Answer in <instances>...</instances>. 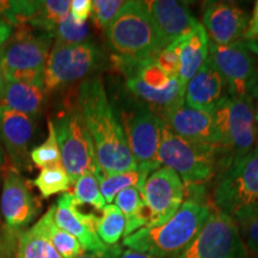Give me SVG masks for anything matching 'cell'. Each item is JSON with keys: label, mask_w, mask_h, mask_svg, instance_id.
<instances>
[{"label": "cell", "mask_w": 258, "mask_h": 258, "mask_svg": "<svg viewBox=\"0 0 258 258\" xmlns=\"http://www.w3.org/2000/svg\"><path fill=\"white\" fill-rule=\"evenodd\" d=\"M77 103L103 173L137 170L138 163L129 150L123 127L109 102L101 76H95L80 84Z\"/></svg>", "instance_id": "obj_1"}, {"label": "cell", "mask_w": 258, "mask_h": 258, "mask_svg": "<svg viewBox=\"0 0 258 258\" xmlns=\"http://www.w3.org/2000/svg\"><path fill=\"white\" fill-rule=\"evenodd\" d=\"M211 207L185 200L178 212L160 226L144 227L123 239L129 250L158 258H177L194 240L207 220Z\"/></svg>", "instance_id": "obj_2"}, {"label": "cell", "mask_w": 258, "mask_h": 258, "mask_svg": "<svg viewBox=\"0 0 258 258\" xmlns=\"http://www.w3.org/2000/svg\"><path fill=\"white\" fill-rule=\"evenodd\" d=\"M114 63L125 77L128 91L146 104L161 118L184 104L185 86L177 77L170 76L158 66L153 56H112Z\"/></svg>", "instance_id": "obj_3"}, {"label": "cell", "mask_w": 258, "mask_h": 258, "mask_svg": "<svg viewBox=\"0 0 258 258\" xmlns=\"http://www.w3.org/2000/svg\"><path fill=\"white\" fill-rule=\"evenodd\" d=\"M213 199L215 208L237 225L258 215V144L222 170Z\"/></svg>", "instance_id": "obj_4"}, {"label": "cell", "mask_w": 258, "mask_h": 258, "mask_svg": "<svg viewBox=\"0 0 258 258\" xmlns=\"http://www.w3.org/2000/svg\"><path fill=\"white\" fill-rule=\"evenodd\" d=\"M253 103L251 99L226 93L212 111L220 151H225V167L249 153L258 144Z\"/></svg>", "instance_id": "obj_5"}, {"label": "cell", "mask_w": 258, "mask_h": 258, "mask_svg": "<svg viewBox=\"0 0 258 258\" xmlns=\"http://www.w3.org/2000/svg\"><path fill=\"white\" fill-rule=\"evenodd\" d=\"M105 34L110 47L120 56H153L165 48L145 2H125Z\"/></svg>", "instance_id": "obj_6"}, {"label": "cell", "mask_w": 258, "mask_h": 258, "mask_svg": "<svg viewBox=\"0 0 258 258\" xmlns=\"http://www.w3.org/2000/svg\"><path fill=\"white\" fill-rule=\"evenodd\" d=\"M51 38L48 34H34L28 25L16 28L0 48V67L5 78L44 88V70Z\"/></svg>", "instance_id": "obj_7"}, {"label": "cell", "mask_w": 258, "mask_h": 258, "mask_svg": "<svg viewBox=\"0 0 258 258\" xmlns=\"http://www.w3.org/2000/svg\"><path fill=\"white\" fill-rule=\"evenodd\" d=\"M53 122L60 147L61 164L74 183L84 173L91 172L99 178L103 171L98 165L91 137L84 122L78 103L64 106Z\"/></svg>", "instance_id": "obj_8"}, {"label": "cell", "mask_w": 258, "mask_h": 258, "mask_svg": "<svg viewBox=\"0 0 258 258\" xmlns=\"http://www.w3.org/2000/svg\"><path fill=\"white\" fill-rule=\"evenodd\" d=\"M219 150L186 140L164 127L157 160L175 171L184 185L205 184L217 169Z\"/></svg>", "instance_id": "obj_9"}, {"label": "cell", "mask_w": 258, "mask_h": 258, "mask_svg": "<svg viewBox=\"0 0 258 258\" xmlns=\"http://www.w3.org/2000/svg\"><path fill=\"white\" fill-rule=\"evenodd\" d=\"M208 57L224 79L227 95L254 102L258 96V61L243 41L220 46L209 40Z\"/></svg>", "instance_id": "obj_10"}, {"label": "cell", "mask_w": 258, "mask_h": 258, "mask_svg": "<svg viewBox=\"0 0 258 258\" xmlns=\"http://www.w3.org/2000/svg\"><path fill=\"white\" fill-rule=\"evenodd\" d=\"M177 258H247V251L237 224L214 207L194 240Z\"/></svg>", "instance_id": "obj_11"}, {"label": "cell", "mask_w": 258, "mask_h": 258, "mask_svg": "<svg viewBox=\"0 0 258 258\" xmlns=\"http://www.w3.org/2000/svg\"><path fill=\"white\" fill-rule=\"evenodd\" d=\"M103 53L95 44L54 43L44 70V90L55 91L88 77L101 66Z\"/></svg>", "instance_id": "obj_12"}, {"label": "cell", "mask_w": 258, "mask_h": 258, "mask_svg": "<svg viewBox=\"0 0 258 258\" xmlns=\"http://www.w3.org/2000/svg\"><path fill=\"white\" fill-rule=\"evenodd\" d=\"M122 127L127 138L129 150L138 165L159 163L157 160L161 132L165 123L146 104L134 102L122 112Z\"/></svg>", "instance_id": "obj_13"}, {"label": "cell", "mask_w": 258, "mask_h": 258, "mask_svg": "<svg viewBox=\"0 0 258 258\" xmlns=\"http://www.w3.org/2000/svg\"><path fill=\"white\" fill-rule=\"evenodd\" d=\"M148 214L146 227L160 226L178 212L185 198L184 184L175 171L159 167L148 177L141 190Z\"/></svg>", "instance_id": "obj_14"}, {"label": "cell", "mask_w": 258, "mask_h": 258, "mask_svg": "<svg viewBox=\"0 0 258 258\" xmlns=\"http://www.w3.org/2000/svg\"><path fill=\"white\" fill-rule=\"evenodd\" d=\"M54 208V221L63 231L72 234L83 246L84 251L103 257H118L120 249L105 245L96 231L98 217L86 214L79 209L72 192H64L57 200Z\"/></svg>", "instance_id": "obj_15"}, {"label": "cell", "mask_w": 258, "mask_h": 258, "mask_svg": "<svg viewBox=\"0 0 258 258\" xmlns=\"http://www.w3.org/2000/svg\"><path fill=\"white\" fill-rule=\"evenodd\" d=\"M40 202L35 199L29 186V180L19 175L15 167H9L4 173L0 213L5 226L17 231L30 224L40 212Z\"/></svg>", "instance_id": "obj_16"}, {"label": "cell", "mask_w": 258, "mask_h": 258, "mask_svg": "<svg viewBox=\"0 0 258 258\" xmlns=\"http://www.w3.org/2000/svg\"><path fill=\"white\" fill-rule=\"evenodd\" d=\"M249 15L240 5L230 2H211L203 12V28L212 42L228 46L243 40Z\"/></svg>", "instance_id": "obj_17"}, {"label": "cell", "mask_w": 258, "mask_h": 258, "mask_svg": "<svg viewBox=\"0 0 258 258\" xmlns=\"http://www.w3.org/2000/svg\"><path fill=\"white\" fill-rule=\"evenodd\" d=\"M35 118L0 105V141L16 170H29L28 147L34 138Z\"/></svg>", "instance_id": "obj_18"}, {"label": "cell", "mask_w": 258, "mask_h": 258, "mask_svg": "<svg viewBox=\"0 0 258 258\" xmlns=\"http://www.w3.org/2000/svg\"><path fill=\"white\" fill-rule=\"evenodd\" d=\"M161 120L171 132L179 137L220 151L212 112L198 110L183 104L164 115Z\"/></svg>", "instance_id": "obj_19"}, {"label": "cell", "mask_w": 258, "mask_h": 258, "mask_svg": "<svg viewBox=\"0 0 258 258\" xmlns=\"http://www.w3.org/2000/svg\"><path fill=\"white\" fill-rule=\"evenodd\" d=\"M164 47L170 46L191 31L198 22L188 6L175 0H152L145 2Z\"/></svg>", "instance_id": "obj_20"}, {"label": "cell", "mask_w": 258, "mask_h": 258, "mask_svg": "<svg viewBox=\"0 0 258 258\" xmlns=\"http://www.w3.org/2000/svg\"><path fill=\"white\" fill-rule=\"evenodd\" d=\"M226 93L224 79L208 57L185 85L184 104L189 108L212 112Z\"/></svg>", "instance_id": "obj_21"}, {"label": "cell", "mask_w": 258, "mask_h": 258, "mask_svg": "<svg viewBox=\"0 0 258 258\" xmlns=\"http://www.w3.org/2000/svg\"><path fill=\"white\" fill-rule=\"evenodd\" d=\"M176 42L179 59L178 79L185 86L208 59L209 37L203 25L199 24Z\"/></svg>", "instance_id": "obj_22"}, {"label": "cell", "mask_w": 258, "mask_h": 258, "mask_svg": "<svg viewBox=\"0 0 258 258\" xmlns=\"http://www.w3.org/2000/svg\"><path fill=\"white\" fill-rule=\"evenodd\" d=\"M46 90L32 84L6 79L0 105L32 118H36L43 109Z\"/></svg>", "instance_id": "obj_23"}, {"label": "cell", "mask_w": 258, "mask_h": 258, "mask_svg": "<svg viewBox=\"0 0 258 258\" xmlns=\"http://www.w3.org/2000/svg\"><path fill=\"white\" fill-rule=\"evenodd\" d=\"M159 167H161L159 163H147L138 165V169L134 171L109 173V175L103 173L98 178V182L99 190L106 205H110L118 192L131 186H137L141 191L148 177Z\"/></svg>", "instance_id": "obj_24"}, {"label": "cell", "mask_w": 258, "mask_h": 258, "mask_svg": "<svg viewBox=\"0 0 258 258\" xmlns=\"http://www.w3.org/2000/svg\"><path fill=\"white\" fill-rule=\"evenodd\" d=\"M115 206L125 218L124 238L147 226V209L140 190L137 186H131L118 192L115 198Z\"/></svg>", "instance_id": "obj_25"}, {"label": "cell", "mask_w": 258, "mask_h": 258, "mask_svg": "<svg viewBox=\"0 0 258 258\" xmlns=\"http://www.w3.org/2000/svg\"><path fill=\"white\" fill-rule=\"evenodd\" d=\"M17 258H62L51 245L41 220L19 238Z\"/></svg>", "instance_id": "obj_26"}, {"label": "cell", "mask_w": 258, "mask_h": 258, "mask_svg": "<svg viewBox=\"0 0 258 258\" xmlns=\"http://www.w3.org/2000/svg\"><path fill=\"white\" fill-rule=\"evenodd\" d=\"M54 208L50 207L40 220L44 226V230L49 238L51 245L62 258H77L84 253L83 246L69 232L63 231L54 221Z\"/></svg>", "instance_id": "obj_27"}, {"label": "cell", "mask_w": 258, "mask_h": 258, "mask_svg": "<svg viewBox=\"0 0 258 258\" xmlns=\"http://www.w3.org/2000/svg\"><path fill=\"white\" fill-rule=\"evenodd\" d=\"M71 11V2L69 0H46L41 2L40 8L29 25L38 29L50 36L57 25L63 21Z\"/></svg>", "instance_id": "obj_28"}, {"label": "cell", "mask_w": 258, "mask_h": 258, "mask_svg": "<svg viewBox=\"0 0 258 258\" xmlns=\"http://www.w3.org/2000/svg\"><path fill=\"white\" fill-rule=\"evenodd\" d=\"M102 212L96 222L97 234L105 245L114 246L124 235L125 218L115 205H106Z\"/></svg>", "instance_id": "obj_29"}, {"label": "cell", "mask_w": 258, "mask_h": 258, "mask_svg": "<svg viewBox=\"0 0 258 258\" xmlns=\"http://www.w3.org/2000/svg\"><path fill=\"white\" fill-rule=\"evenodd\" d=\"M32 184L38 189L42 198L48 199L56 194L67 191L73 182L63 169L62 164H59V165L41 169L38 176L32 180Z\"/></svg>", "instance_id": "obj_30"}, {"label": "cell", "mask_w": 258, "mask_h": 258, "mask_svg": "<svg viewBox=\"0 0 258 258\" xmlns=\"http://www.w3.org/2000/svg\"><path fill=\"white\" fill-rule=\"evenodd\" d=\"M41 2L0 0V18L12 27L27 25L40 8Z\"/></svg>", "instance_id": "obj_31"}, {"label": "cell", "mask_w": 258, "mask_h": 258, "mask_svg": "<svg viewBox=\"0 0 258 258\" xmlns=\"http://www.w3.org/2000/svg\"><path fill=\"white\" fill-rule=\"evenodd\" d=\"M72 194L79 206L90 205L98 211H103L106 206L99 190L98 178L91 172L84 173L74 182V192Z\"/></svg>", "instance_id": "obj_32"}, {"label": "cell", "mask_w": 258, "mask_h": 258, "mask_svg": "<svg viewBox=\"0 0 258 258\" xmlns=\"http://www.w3.org/2000/svg\"><path fill=\"white\" fill-rule=\"evenodd\" d=\"M30 159L37 167L44 169L61 164L60 147L53 122L48 121V137L43 144L38 145L30 152Z\"/></svg>", "instance_id": "obj_33"}, {"label": "cell", "mask_w": 258, "mask_h": 258, "mask_svg": "<svg viewBox=\"0 0 258 258\" xmlns=\"http://www.w3.org/2000/svg\"><path fill=\"white\" fill-rule=\"evenodd\" d=\"M89 34V25L76 22L70 14L54 29L50 37L55 38V43L59 44H80L85 43Z\"/></svg>", "instance_id": "obj_34"}, {"label": "cell", "mask_w": 258, "mask_h": 258, "mask_svg": "<svg viewBox=\"0 0 258 258\" xmlns=\"http://www.w3.org/2000/svg\"><path fill=\"white\" fill-rule=\"evenodd\" d=\"M125 2L122 0H93L92 2V17L97 27L105 29L114 21Z\"/></svg>", "instance_id": "obj_35"}, {"label": "cell", "mask_w": 258, "mask_h": 258, "mask_svg": "<svg viewBox=\"0 0 258 258\" xmlns=\"http://www.w3.org/2000/svg\"><path fill=\"white\" fill-rule=\"evenodd\" d=\"M154 60L164 72L170 76L177 77L178 78V69H179V59H178V48H177V42H173L170 46L161 49L154 55Z\"/></svg>", "instance_id": "obj_36"}, {"label": "cell", "mask_w": 258, "mask_h": 258, "mask_svg": "<svg viewBox=\"0 0 258 258\" xmlns=\"http://www.w3.org/2000/svg\"><path fill=\"white\" fill-rule=\"evenodd\" d=\"M237 226L239 228L247 254L250 252L258 258V215Z\"/></svg>", "instance_id": "obj_37"}, {"label": "cell", "mask_w": 258, "mask_h": 258, "mask_svg": "<svg viewBox=\"0 0 258 258\" xmlns=\"http://www.w3.org/2000/svg\"><path fill=\"white\" fill-rule=\"evenodd\" d=\"M71 16L76 22L86 23L88 18L92 14L91 0H73L71 2Z\"/></svg>", "instance_id": "obj_38"}, {"label": "cell", "mask_w": 258, "mask_h": 258, "mask_svg": "<svg viewBox=\"0 0 258 258\" xmlns=\"http://www.w3.org/2000/svg\"><path fill=\"white\" fill-rule=\"evenodd\" d=\"M258 40V0L254 3L252 15L249 18L247 28L244 32L243 40L244 42H253Z\"/></svg>", "instance_id": "obj_39"}, {"label": "cell", "mask_w": 258, "mask_h": 258, "mask_svg": "<svg viewBox=\"0 0 258 258\" xmlns=\"http://www.w3.org/2000/svg\"><path fill=\"white\" fill-rule=\"evenodd\" d=\"M12 32H14V27L0 19V48L4 46L5 42L11 37Z\"/></svg>", "instance_id": "obj_40"}, {"label": "cell", "mask_w": 258, "mask_h": 258, "mask_svg": "<svg viewBox=\"0 0 258 258\" xmlns=\"http://www.w3.org/2000/svg\"><path fill=\"white\" fill-rule=\"evenodd\" d=\"M117 258H158V257L150 256V254H146V253L137 252V251H133V250H127L124 251V252H121L120 256Z\"/></svg>", "instance_id": "obj_41"}, {"label": "cell", "mask_w": 258, "mask_h": 258, "mask_svg": "<svg viewBox=\"0 0 258 258\" xmlns=\"http://www.w3.org/2000/svg\"><path fill=\"white\" fill-rule=\"evenodd\" d=\"M8 238H9V234H5L4 225H3L2 219H0V256H2L3 250H4L6 245H8V241H6Z\"/></svg>", "instance_id": "obj_42"}, {"label": "cell", "mask_w": 258, "mask_h": 258, "mask_svg": "<svg viewBox=\"0 0 258 258\" xmlns=\"http://www.w3.org/2000/svg\"><path fill=\"white\" fill-rule=\"evenodd\" d=\"M244 44L246 46L247 49H249L251 53L253 54L254 57H256L258 61V40L253 41V42H244Z\"/></svg>", "instance_id": "obj_43"}, {"label": "cell", "mask_w": 258, "mask_h": 258, "mask_svg": "<svg viewBox=\"0 0 258 258\" xmlns=\"http://www.w3.org/2000/svg\"><path fill=\"white\" fill-rule=\"evenodd\" d=\"M5 83H6L5 74H4V72H3L2 67H0V101H2L3 93H4V89H5Z\"/></svg>", "instance_id": "obj_44"}, {"label": "cell", "mask_w": 258, "mask_h": 258, "mask_svg": "<svg viewBox=\"0 0 258 258\" xmlns=\"http://www.w3.org/2000/svg\"><path fill=\"white\" fill-rule=\"evenodd\" d=\"M77 258H114V257H103V256H98V254H95V253H82ZM115 258H117V257H115Z\"/></svg>", "instance_id": "obj_45"}, {"label": "cell", "mask_w": 258, "mask_h": 258, "mask_svg": "<svg viewBox=\"0 0 258 258\" xmlns=\"http://www.w3.org/2000/svg\"><path fill=\"white\" fill-rule=\"evenodd\" d=\"M5 165V152L3 150V145L2 141H0V169Z\"/></svg>", "instance_id": "obj_46"}, {"label": "cell", "mask_w": 258, "mask_h": 258, "mask_svg": "<svg viewBox=\"0 0 258 258\" xmlns=\"http://www.w3.org/2000/svg\"><path fill=\"white\" fill-rule=\"evenodd\" d=\"M253 106H254V118H256V122H257V125H258V96H257V98L254 99Z\"/></svg>", "instance_id": "obj_47"}, {"label": "cell", "mask_w": 258, "mask_h": 258, "mask_svg": "<svg viewBox=\"0 0 258 258\" xmlns=\"http://www.w3.org/2000/svg\"><path fill=\"white\" fill-rule=\"evenodd\" d=\"M0 19H2V18H0Z\"/></svg>", "instance_id": "obj_48"}]
</instances>
